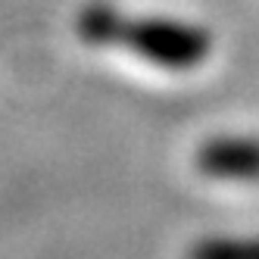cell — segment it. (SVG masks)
Masks as SVG:
<instances>
[{
	"mask_svg": "<svg viewBox=\"0 0 259 259\" xmlns=\"http://www.w3.org/2000/svg\"><path fill=\"white\" fill-rule=\"evenodd\" d=\"M116 44L132 47L138 57L165 69H194L209 53V34L200 25L162 19V16H150V19H128L125 16Z\"/></svg>",
	"mask_w": 259,
	"mask_h": 259,
	"instance_id": "6da1fadb",
	"label": "cell"
},
{
	"mask_svg": "<svg viewBox=\"0 0 259 259\" xmlns=\"http://www.w3.org/2000/svg\"><path fill=\"white\" fill-rule=\"evenodd\" d=\"M203 162L219 172H256L259 144L256 141H215L203 150Z\"/></svg>",
	"mask_w": 259,
	"mask_h": 259,
	"instance_id": "7a4b0ae2",
	"label": "cell"
},
{
	"mask_svg": "<svg viewBox=\"0 0 259 259\" xmlns=\"http://www.w3.org/2000/svg\"><path fill=\"white\" fill-rule=\"evenodd\" d=\"M125 16L106 4H94L78 16V34L88 44H116Z\"/></svg>",
	"mask_w": 259,
	"mask_h": 259,
	"instance_id": "3957f363",
	"label": "cell"
}]
</instances>
